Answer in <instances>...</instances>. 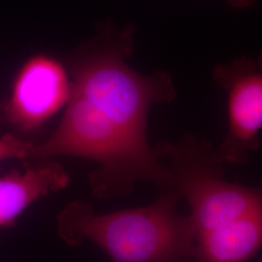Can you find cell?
<instances>
[{"instance_id":"obj_11","label":"cell","mask_w":262,"mask_h":262,"mask_svg":"<svg viewBox=\"0 0 262 262\" xmlns=\"http://www.w3.org/2000/svg\"><path fill=\"white\" fill-rule=\"evenodd\" d=\"M0 124H1V118H0Z\"/></svg>"},{"instance_id":"obj_9","label":"cell","mask_w":262,"mask_h":262,"mask_svg":"<svg viewBox=\"0 0 262 262\" xmlns=\"http://www.w3.org/2000/svg\"><path fill=\"white\" fill-rule=\"evenodd\" d=\"M228 4L237 9H247L253 6L257 0H227Z\"/></svg>"},{"instance_id":"obj_10","label":"cell","mask_w":262,"mask_h":262,"mask_svg":"<svg viewBox=\"0 0 262 262\" xmlns=\"http://www.w3.org/2000/svg\"><path fill=\"white\" fill-rule=\"evenodd\" d=\"M178 262H195L192 258H187V259H183V260H180Z\"/></svg>"},{"instance_id":"obj_5","label":"cell","mask_w":262,"mask_h":262,"mask_svg":"<svg viewBox=\"0 0 262 262\" xmlns=\"http://www.w3.org/2000/svg\"><path fill=\"white\" fill-rule=\"evenodd\" d=\"M70 92L60 61L42 54L31 56L15 77L9 98L0 102L1 124L20 133L36 130L66 106Z\"/></svg>"},{"instance_id":"obj_4","label":"cell","mask_w":262,"mask_h":262,"mask_svg":"<svg viewBox=\"0 0 262 262\" xmlns=\"http://www.w3.org/2000/svg\"><path fill=\"white\" fill-rule=\"evenodd\" d=\"M215 84L227 95V132L215 150L222 164L247 162L260 145L262 130V55L242 56L215 66Z\"/></svg>"},{"instance_id":"obj_2","label":"cell","mask_w":262,"mask_h":262,"mask_svg":"<svg viewBox=\"0 0 262 262\" xmlns=\"http://www.w3.org/2000/svg\"><path fill=\"white\" fill-rule=\"evenodd\" d=\"M176 189L161 190L147 206L94 212L84 200L68 203L57 215V234L69 246H97L113 262H178L192 258L196 234L189 215L178 211Z\"/></svg>"},{"instance_id":"obj_6","label":"cell","mask_w":262,"mask_h":262,"mask_svg":"<svg viewBox=\"0 0 262 262\" xmlns=\"http://www.w3.org/2000/svg\"><path fill=\"white\" fill-rule=\"evenodd\" d=\"M25 168L0 177V228L10 227L39 199L66 189L70 175L53 159L30 160Z\"/></svg>"},{"instance_id":"obj_1","label":"cell","mask_w":262,"mask_h":262,"mask_svg":"<svg viewBox=\"0 0 262 262\" xmlns=\"http://www.w3.org/2000/svg\"><path fill=\"white\" fill-rule=\"evenodd\" d=\"M134 28L104 26L71 60V92L54 133L35 144L30 160L72 157L94 162L89 175L95 198L129 194L138 182L175 189L167 166L150 148L147 122L151 105L176 96L168 73L143 74L126 63Z\"/></svg>"},{"instance_id":"obj_3","label":"cell","mask_w":262,"mask_h":262,"mask_svg":"<svg viewBox=\"0 0 262 262\" xmlns=\"http://www.w3.org/2000/svg\"><path fill=\"white\" fill-rule=\"evenodd\" d=\"M155 150L188 204L196 238L262 208L261 187L226 181L224 164L206 141L193 136L177 142L161 141Z\"/></svg>"},{"instance_id":"obj_7","label":"cell","mask_w":262,"mask_h":262,"mask_svg":"<svg viewBox=\"0 0 262 262\" xmlns=\"http://www.w3.org/2000/svg\"><path fill=\"white\" fill-rule=\"evenodd\" d=\"M262 249V208L196 238L195 262H247Z\"/></svg>"},{"instance_id":"obj_8","label":"cell","mask_w":262,"mask_h":262,"mask_svg":"<svg viewBox=\"0 0 262 262\" xmlns=\"http://www.w3.org/2000/svg\"><path fill=\"white\" fill-rule=\"evenodd\" d=\"M35 143L14 134L0 136V162L10 159L28 161L34 149Z\"/></svg>"}]
</instances>
